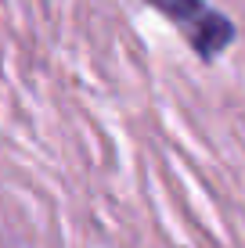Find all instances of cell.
Here are the masks:
<instances>
[{
	"label": "cell",
	"mask_w": 245,
	"mask_h": 248,
	"mask_svg": "<svg viewBox=\"0 0 245 248\" xmlns=\"http://www.w3.org/2000/svg\"><path fill=\"white\" fill-rule=\"evenodd\" d=\"M159 11L170 18L177 29L188 36V44L198 50L206 62L220 58L234 40V25L227 15H220L206 0H151Z\"/></svg>",
	"instance_id": "obj_1"
}]
</instances>
